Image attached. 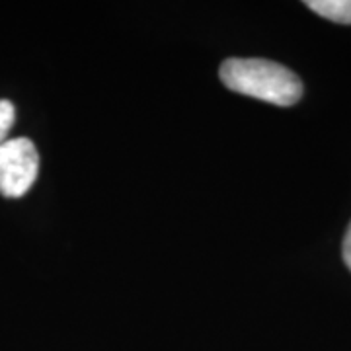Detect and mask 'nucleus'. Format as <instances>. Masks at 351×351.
I'll list each match as a JSON object with an SVG mask.
<instances>
[{
  "mask_svg": "<svg viewBox=\"0 0 351 351\" xmlns=\"http://www.w3.org/2000/svg\"><path fill=\"white\" fill-rule=\"evenodd\" d=\"M38 172L39 154L29 138H8L0 145V193L4 197L25 195Z\"/></svg>",
  "mask_w": 351,
  "mask_h": 351,
  "instance_id": "2",
  "label": "nucleus"
},
{
  "mask_svg": "<svg viewBox=\"0 0 351 351\" xmlns=\"http://www.w3.org/2000/svg\"><path fill=\"white\" fill-rule=\"evenodd\" d=\"M343 262L351 269V223L348 232H346V239H343Z\"/></svg>",
  "mask_w": 351,
  "mask_h": 351,
  "instance_id": "5",
  "label": "nucleus"
},
{
  "mask_svg": "<svg viewBox=\"0 0 351 351\" xmlns=\"http://www.w3.org/2000/svg\"><path fill=\"white\" fill-rule=\"evenodd\" d=\"M306 6L336 24H351V0H308Z\"/></svg>",
  "mask_w": 351,
  "mask_h": 351,
  "instance_id": "3",
  "label": "nucleus"
},
{
  "mask_svg": "<svg viewBox=\"0 0 351 351\" xmlns=\"http://www.w3.org/2000/svg\"><path fill=\"white\" fill-rule=\"evenodd\" d=\"M16 119V110H14L12 101L0 100V145L8 141V133L14 125Z\"/></svg>",
  "mask_w": 351,
  "mask_h": 351,
  "instance_id": "4",
  "label": "nucleus"
},
{
  "mask_svg": "<svg viewBox=\"0 0 351 351\" xmlns=\"http://www.w3.org/2000/svg\"><path fill=\"white\" fill-rule=\"evenodd\" d=\"M221 80L228 90L274 106H293L301 100L302 82L283 64L265 59H228L221 64Z\"/></svg>",
  "mask_w": 351,
  "mask_h": 351,
  "instance_id": "1",
  "label": "nucleus"
}]
</instances>
